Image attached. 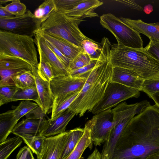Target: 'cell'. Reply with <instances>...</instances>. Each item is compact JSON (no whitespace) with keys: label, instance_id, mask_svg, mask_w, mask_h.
Instances as JSON below:
<instances>
[{"label":"cell","instance_id":"cell-1","mask_svg":"<svg viewBox=\"0 0 159 159\" xmlns=\"http://www.w3.org/2000/svg\"><path fill=\"white\" fill-rule=\"evenodd\" d=\"M159 150V108L150 105L134 117L116 145L113 159L142 158Z\"/></svg>","mask_w":159,"mask_h":159},{"label":"cell","instance_id":"cell-2","mask_svg":"<svg viewBox=\"0 0 159 159\" xmlns=\"http://www.w3.org/2000/svg\"><path fill=\"white\" fill-rule=\"evenodd\" d=\"M113 68L109 58L88 72L83 88L68 109L80 117L87 111L91 112L104 94L111 81Z\"/></svg>","mask_w":159,"mask_h":159},{"label":"cell","instance_id":"cell-3","mask_svg":"<svg viewBox=\"0 0 159 159\" xmlns=\"http://www.w3.org/2000/svg\"><path fill=\"white\" fill-rule=\"evenodd\" d=\"M110 61L113 67L134 72L144 80L159 77V61L143 49H136L120 43L111 44Z\"/></svg>","mask_w":159,"mask_h":159},{"label":"cell","instance_id":"cell-4","mask_svg":"<svg viewBox=\"0 0 159 159\" xmlns=\"http://www.w3.org/2000/svg\"><path fill=\"white\" fill-rule=\"evenodd\" d=\"M83 21L69 17L55 10L41 23L39 29L46 34L65 40L80 48L82 42L87 38L79 27Z\"/></svg>","mask_w":159,"mask_h":159},{"label":"cell","instance_id":"cell-5","mask_svg":"<svg viewBox=\"0 0 159 159\" xmlns=\"http://www.w3.org/2000/svg\"><path fill=\"white\" fill-rule=\"evenodd\" d=\"M33 37L0 30V54L21 58L28 62L32 68H37L38 55Z\"/></svg>","mask_w":159,"mask_h":159},{"label":"cell","instance_id":"cell-6","mask_svg":"<svg viewBox=\"0 0 159 159\" xmlns=\"http://www.w3.org/2000/svg\"><path fill=\"white\" fill-rule=\"evenodd\" d=\"M100 23L115 36L117 42L125 46L136 49H143V41L140 34L110 13L100 17Z\"/></svg>","mask_w":159,"mask_h":159},{"label":"cell","instance_id":"cell-7","mask_svg":"<svg viewBox=\"0 0 159 159\" xmlns=\"http://www.w3.org/2000/svg\"><path fill=\"white\" fill-rule=\"evenodd\" d=\"M139 90L121 84L110 82L101 99L91 111L94 114L116 107L121 102L132 98H138Z\"/></svg>","mask_w":159,"mask_h":159},{"label":"cell","instance_id":"cell-8","mask_svg":"<svg viewBox=\"0 0 159 159\" xmlns=\"http://www.w3.org/2000/svg\"><path fill=\"white\" fill-rule=\"evenodd\" d=\"M87 75L72 77L69 75L53 78L50 82L54 98L52 110L74 94L80 92L85 83Z\"/></svg>","mask_w":159,"mask_h":159},{"label":"cell","instance_id":"cell-9","mask_svg":"<svg viewBox=\"0 0 159 159\" xmlns=\"http://www.w3.org/2000/svg\"><path fill=\"white\" fill-rule=\"evenodd\" d=\"M40 25L29 10L21 16L0 18V30L20 35L34 36V32L39 29Z\"/></svg>","mask_w":159,"mask_h":159},{"label":"cell","instance_id":"cell-10","mask_svg":"<svg viewBox=\"0 0 159 159\" xmlns=\"http://www.w3.org/2000/svg\"><path fill=\"white\" fill-rule=\"evenodd\" d=\"M113 115L111 109L95 115L86 123L90 129L92 143L99 146L107 140L113 126Z\"/></svg>","mask_w":159,"mask_h":159},{"label":"cell","instance_id":"cell-11","mask_svg":"<svg viewBox=\"0 0 159 159\" xmlns=\"http://www.w3.org/2000/svg\"><path fill=\"white\" fill-rule=\"evenodd\" d=\"M32 70L31 65L23 59L0 54V86L14 84L12 80L13 76L23 71Z\"/></svg>","mask_w":159,"mask_h":159},{"label":"cell","instance_id":"cell-12","mask_svg":"<svg viewBox=\"0 0 159 159\" xmlns=\"http://www.w3.org/2000/svg\"><path fill=\"white\" fill-rule=\"evenodd\" d=\"M70 131L54 136L45 137L40 153L37 159H61L68 142Z\"/></svg>","mask_w":159,"mask_h":159},{"label":"cell","instance_id":"cell-13","mask_svg":"<svg viewBox=\"0 0 159 159\" xmlns=\"http://www.w3.org/2000/svg\"><path fill=\"white\" fill-rule=\"evenodd\" d=\"M34 42L39 56L42 57L51 66L54 77L66 76L69 73L59 57L48 45L45 39L35 32Z\"/></svg>","mask_w":159,"mask_h":159},{"label":"cell","instance_id":"cell-14","mask_svg":"<svg viewBox=\"0 0 159 159\" xmlns=\"http://www.w3.org/2000/svg\"><path fill=\"white\" fill-rule=\"evenodd\" d=\"M76 113L68 109L57 118L44 119L41 134L46 137L58 135L66 131V126Z\"/></svg>","mask_w":159,"mask_h":159},{"label":"cell","instance_id":"cell-15","mask_svg":"<svg viewBox=\"0 0 159 159\" xmlns=\"http://www.w3.org/2000/svg\"><path fill=\"white\" fill-rule=\"evenodd\" d=\"M32 69L39 95L38 105L43 113L46 115L52 111L54 101L50 82L41 78L38 72L37 68Z\"/></svg>","mask_w":159,"mask_h":159},{"label":"cell","instance_id":"cell-16","mask_svg":"<svg viewBox=\"0 0 159 159\" xmlns=\"http://www.w3.org/2000/svg\"><path fill=\"white\" fill-rule=\"evenodd\" d=\"M39 107L37 103L30 100L22 101L14 109L1 114L0 120L8 128L13 130L20 118Z\"/></svg>","mask_w":159,"mask_h":159},{"label":"cell","instance_id":"cell-17","mask_svg":"<svg viewBox=\"0 0 159 159\" xmlns=\"http://www.w3.org/2000/svg\"><path fill=\"white\" fill-rule=\"evenodd\" d=\"M145 80L134 72L120 67H113L111 82L142 91Z\"/></svg>","mask_w":159,"mask_h":159},{"label":"cell","instance_id":"cell-18","mask_svg":"<svg viewBox=\"0 0 159 159\" xmlns=\"http://www.w3.org/2000/svg\"><path fill=\"white\" fill-rule=\"evenodd\" d=\"M133 117L124 119L113 126L107 140L104 143L101 153L102 157L104 159H113L116 143L125 128Z\"/></svg>","mask_w":159,"mask_h":159},{"label":"cell","instance_id":"cell-19","mask_svg":"<svg viewBox=\"0 0 159 159\" xmlns=\"http://www.w3.org/2000/svg\"><path fill=\"white\" fill-rule=\"evenodd\" d=\"M103 4V2L98 0H82L74 8L63 14L69 17L80 20L87 17H98L94 10Z\"/></svg>","mask_w":159,"mask_h":159},{"label":"cell","instance_id":"cell-20","mask_svg":"<svg viewBox=\"0 0 159 159\" xmlns=\"http://www.w3.org/2000/svg\"><path fill=\"white\" fill-rule=\"evenodd\" d=\"M44 118L23 119L15 125L11 133L22 139L41 134Z\"/></svg>","mask_w":159,"mask_h":159},{"label":"cell","instance_id":"cell-21","mask_svg":"<svg viewBox=\"0 0 159 159\" xmlns=\"http://www.w3.org/2000/svg\"><path fill=\"white\" fill-rule=\"evenodd\" d=\"M36 32L45 40L52 43L65 56L70 60L73 59L81 51L80 48L65 40L46 34L39 29Z\"/></svg>","mask_w":159,"mask_h":159},{"label":"cell","instance_id":"cell-22","mask_svg":"<svg viewBox=\"0 0 159 159\" xmlns=\"http://www.w3.org/2000/svg\"><path fill=\"white\" fill-rule=\"evenodd\" d=\"M119 18L124 23L140 34L152 39L159 42V32L152 23H147L140 19L137 20L121 17Z\"/></svg>","mask_w":159,"mask_h":159},{"label":"cell","instance_id":"cell-23","mask_svg":"<svg viewBox=\"0 0 159 159\" xmlns=\"http://www.w3.org/2000/svg\"><path fill=\"white\" fill-rule=\"evenodd\" d=\"M84 131L75 148L66 159H81L82 155L88 148H91L92 142L90 136V129L86 123Z\"/></svg>","mask_w":159,"mask_h":159},{"label":"cell","instance_id":"cell-24","mask_svg":"<svg viewBox=\"0 0 159 159\" xmlns=\"http://www.w3.org/2000/svg\"><path fill=\"white\" fill-rule=\"evenodd\" d=\"M12 80L18 88L24 89L36 87L34 77L32 71L19 73L13 76Z\"/></svg>","mask_w":159,"mask_h":159},{"label":"cell","instance_id":"cell-25","mask_svg":"<svg viewBox=\"0 0 159 159\" xmlns=\"http://www.w3.org/2000/svg\"><path fill=\"white\" fill-rule=\"evenodd\" d=\"M22 139L16 136L7 138L0 144V159H7L12 153L20 147L23 142Z\"/></svg>","mask_w":159,"mask_h":159},{"label":"cell","instance_id":"cell-26","mask_svg":"<svg viewBox=\"0 0 159 159\" xmlns=\"http://www.w3.org/2000/svg\"><path fill=\"white\" fill-rule=\"evenodd\" d=\"M69 137L61 159H66L75 148L84 131V128H76L70 130Z\"/></svg>","mask_w":159,"mask_h":159},{"label":"cell","instance_id":"cell-27","mask_svg":"<svg viewBox=\"0 0 159 159\" xmlns=\"http://www.w3.org/2000/svg\"><path fill=\"white\" fill-rule=\"evenodd\" d=\"M56 10L54 0H46L41 4L35 11L34 14L39 21L41 25Z\"/></svg>","mask_w":159,"mask_h":159},{"label":"cell","instance_id":"cell-28","mask_svg":"<svg viewBox=\"0 0 159 159\" xmlns=\"http://www.w3.org/2000/svg\"><path fill=\"white\" fill-rule=\"evenodd\" d=\"M20 100H32L39 104V97L36 87L24 89L19 88L13 96L11 102Z\"/></svg>","mask_w":159,"mask_h":159},{"label":"cell","instance_id":"cell-29","mask_svg":"<svg viewBox=\"0 0 159 159\" xmlns=\"http://www.w3.org/2000/svg\"><path fill=\"white\" fill-rule=\"evenodd\" d=\"M45 137L40 134L24 138L22 139L33 152L37 156L41 152Z\"/></svg>","mask_w":159,"mask_h":159},{"label":"cell","instance_id":"cell-30","mask_svg":"<svg viewBox=\"0 0 159 159\" xmlns=\"http://www.w3.org/2000/svg\"><path fill=\"white\" fill-rule=\"evenodd\" d=\"M91 60L89 55L81 51L75 58L70 61L67 69L69 73L87 65Z\"/></svg>","mask_w":159,"mask_h":159},{"label":"cell","instance_id":"cell-31","mask_svg":"<svg viewBox=\"0 0 159 159\" xmlns=\"http://www.w3.org/2000/svg\"><path fill=\"white\" fill-rule=\"evenodd\" d=\"M18 89L15 84L0 86V106L11 102Z\"/></svg>","mask_w":159,"mask_h":159},{"label":"cell","instance_id":"cell-32","mask_svg":"<svg viewBox=\"0 0 159 159\" xmlns=\"http://www.w3.org/2000/svg\"><path fill=\"white\" fill-rule=\"evenodd\" d=\"M39 59L37 68L38 72L42 79L50 82L54 78L52 67L42 57L39 56Z\"/></svg>","mask_w":159,"mask_h":159},{"label":"cell","instance_id":"cell-33","mask_svg":"<svg viewBox=\"0 0 159 159\" xmlns=\"http://www.w3.org/2000/svg\"><path fill=\"white\" fill-rule=\"evenodd\" d=\"M3 7L6 11L16 16L23 15L27 11L26 5L19 0H12L11 3Z\"/></svg>","mask_w":159,"mask_h":159},{"label":"cell","instance_id":"cell-34","mask_svg":"<svg viewBox=\"0 0 159 159\" xmlns=\"http://www.w3.org/2000/svg\"><path fill=\"white\" fill-rule=\"evenodd\" d=\"M56 10L61 13L72 10L77 6L82 0H54Z\"/></svg>","mask_w":159,"mask_h":159},{"label":"cell","instance_id":"cell-35","mask_svg":"<svg viewBox=\"0 0 159 159\" xmlns=\"http://www.w3.org/2000/svg\"><path fill=\"white\" fill-rule=\"evenodd\" d=\"M77 93L64 101L52 110L51 119H54L60 116L70 107L77 96Z\"/></svg>","mask_w":159,"mask_h":159},{"label":"cell","instance_id":"cell-36","mask_svg":"<svg viewBox=\"0 0 159 159\" xmlns=\"http://www.w3.org/2000/svg\"><path fill=\"white\" fill-rule=\"evenodd\" d=\"M150 97L156 93L159 92V77L145 80L143 83L142 91Z\"/></svg>","mask_w":159,"mask_h":159},{"label":"cell","instance_id":"cell-37","mask_svg":"<svg viewBox=\"0 0 159 159\" xmlns=\"http://www.w3.org/2000/svg\"><path fill=\"white\" fill-rule=\"evenodd\" d=\"M149 40L148 43L144 49L159 61V42L152 39Z\"/></svg>","mask_w":159,"mask_h":159},{"label":"cell","instance_id":"cell-38","mask_svg":"<svg viewBox=\"0 0 159 159\" xmlns=\"http://www.w3.org/2000/svg\"><path fill=\"white\" fill-rule=\"evenodd\" d=\"M45 40L50 48L59 57L67 70L70 60L65 56L52 43L49 41Z\"/></svg>","mask_w":159,"mask_h":159},{"label":"cell","instance_id":"cell-39","mask_svg":"<svg viewBox=\"0 0 159 159\" xmlns=\"http://www.w3.org/2000/svg\"><path fill=\"white\" fill-rule=\"evenodd\" d=\"M32 152L28 146H25L19 150L16 159H35Z\"/></svg>","mask_w":159,"mask_h":159},{"label":"cell","instance_id":"cell-40","mask_svg":"<svg viewBox=\"0 0 159 159\" xmlns=\"http://www.w3.org/2000/svg\"><path fill=\"white\" fill-rule=\"evenodd\" d=\"M15 16L11 14L4 8L3 6L0 5V18H8Z\"/></svg>","mask_w":159,"mask_h":159},{"label":"cell","instance_id":"cell-41","mask_svg":"<svg viewBox=\"0 0 159 159\" xmlns=\"http://www.w3.org/2000/svg\"><path fill=\"white\" fill-rule=\"evenodd\" d=\"M132 159H159V150L151 153L142 158Z\"/></svg>","mask_w":159,"mask_h":159},{"label":"cell","instance_id":"cell-42","mask_svg":"<svg viewBox=\"0 0 159 159\" xmlns=\"http://www.w3.org/2000/svg\"><path fill=\"white\" fill-rule=\"evenodd\" d=\"M101 153L97 148H95L86 159H101Z\"/></svg>","mask_w":159,"mask_h":159},{"label":"cell","instance_id":"cell-43","mask_svg":"<svg viewBox=\"0 0 159 159\" xmlns=\"http://www.w3.org/2000/svg\"><path fill=\"white\" fill-rule=\"evenodd\" d=\"M153 7L150 4H148L145 5L143 9L144 12L147 14H149L153 11Z\"/></svg>","mask_w":159,"mask_h":159},{"label":"cell","instance_id":"cell-44","mask_svg":"<svg viewBox=\"0 0 159 159\" xmlns=\"http://www.w3.org/2000/svg\"><path fill=\"white\" fill-rule=\"evenodd\" d=\"M150 98L153 99L155 104L159 108V92L153 94Z\"/></svg>","mask_w":159,"mask_h":159},{"label":"cell","instance_id":"cell-45","mask_svg":"<svg viewBox=\"0 0 159 159\" xmlns=\"http://www.w3.org/2000/svg\"><path fill=\"white\" fill-rule=\"evenodd\" d=\"M152 24L156 27L159 32V23H152Z\"/></svg>","mask_w":159,"mask_h":159},{"label":"cell","instance_id":"cell-46","mask_svg":"<svg viewBox=\"0 0 159 159\" xmlns=\"http://www.w3.org/2000/svg\"><path fill=\"white\" fill-rule=\"evenodd\" d=\"M12 0H0V5H1L2 4L5 3L7 2H11Z\"/></svg>","mask_w":159,"mask_h":159},{"label":"cell","instance_id":"cell-47","mask_svg":"<svg viewBox=\"0 0 159 159\" xmlns=\"http://www.w3.org/2000/svg\"><path fill=\"white\" fill-rule=\"evenodd\" d=\"M101 159H104L102 157Z\"/></svg>","mask_w":159,"mask_h":159}]
</instances>
